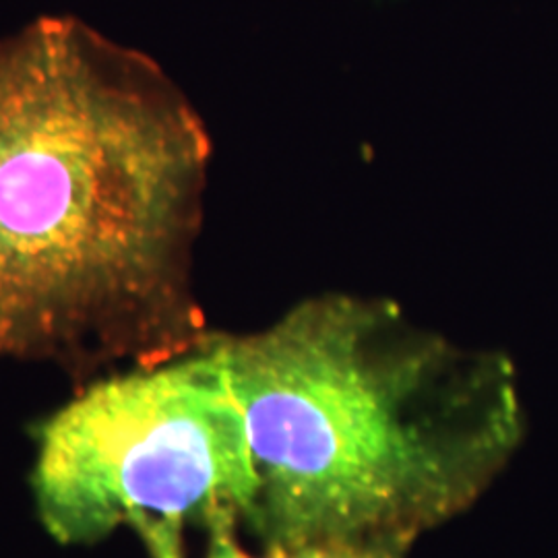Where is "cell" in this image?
<instances>
[{"label":"cell","mask_w":558,"mask_h":558,"mask_svg":"<svg viewBox=\"0 0 558 558\" xmlns=\"http://www.w3.org/2000/svg\"><path fill=\"white\" fill-rule=\"evenodd\" d=\"M246 420L260 553L320 542L412 548L463 515L515 453V371L387 300L327 294L263 331L216 336Z\"/></svg>","instance_id":"obj_2"},{"label":"cell","mask_w":558,"mask_h":558,"mask_svg":"<svg viewBox=\"0 0 558 558\" xmlns=\"http://www.w3.org/2000/svg\"><path fill=\"white\" fill-rule=\"evenodd\" d=\"M211 333L195 350L98 380L38 430L32 490L60 544L135 518L242 525L259 480Z\"/></svg>","instance_id":"obj_3"},{"label":"cell","mask_w":558,"mask_h":558,"mask_svg":"<svg viewBox=\"0 0 558 558\" xmlns=\"http://www.w3.org/2000/svg\"><path fill=\"white\" fill-rule=\"evenodd\" d=\"M209 154L154 60L64 17L0 38V359L141 366L201 345Z\"/></svg>","instance_id":"obj_1"},{"label":"cell","mask_w":558,"mask_h":558,"mask_svg":"<svg viewBox=\"0 0 558 558\" xmlns=\"http://www.w3.org/2000/svg\"><path fill=\"white\" fill-rule=\"evenodd\" d=\"M131 525L140 532L141 539L151 558H186L182 544V527L177 519L135 518Z\"/></svg>","instance_id":"obj_5"},{"label":"cell","mask_w":558,"mask_h":558,"mask_svg":"<svg viewBox=\"0 0 558 558\" xmlns=\"http://www.w3.org/2000/svg\"><path fill=\"white\" fill-rule=\"evenodd\" d=\"M236 527L239 525L232 523L209 527L205 558H405L410 553L408 546L385 542H320L304 544L292 550L253 555L240 546Z\"/></svg>","instance_id":"obj_4"}]
</instances>
